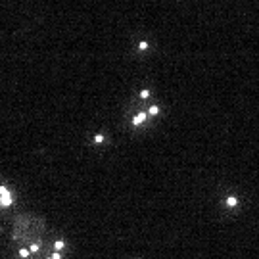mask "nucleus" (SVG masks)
<instances>
[{
  "label": "nucleus",
  "instance_id": "obj_1",
  "mask_svg": "<svg viewBox=\"0 0 259 259\" xmlns=\"http://www.w3.org/2000/svg\"><path fill=\"white\" fill-rule=\"evenodd\" d=\"M13 203V198H12V192L8 190V186H0V205L2 207H10Z\"/></svg>",
  "mask_w": 259,
  "mask_h": 259
},
{
  "label": "nucleus",
  "instance_id": "obj_2",
  "mask_svg": "<svg viewBox=\"0 0 259 259\" xmlns=\"http://www.w3.org/2000/svg\"><path fill=\"white\" fill-rule=\"evenodd\" d=\"M146 121V111H140V113L134 115V119H133V125H142Z\"/></svg>",
  "mask_w": 259,
  "mask_h": 259
},
{
  "label": "nucleus",
  "instance_id": "obj_3",
  "mask_svg": "<svg viewBox=\"0 0 259 259\" xmlns=\"http://www.w3.org/2000/svg\"><path fill=\"white\" fill-rule=\"evenodd\" d=\"M227 205H228V207H236V205H238V198L228 196V198H227Z\"/></svg>",
  "mask_w": 259,
  "mask_h": 259
},
{
  "label": "nucleus",
  "instance_id": "obj_4",
  "mask_svg": "<svg viewBox=\"0 0 259 259\" xmlns=\"http://www.w3.org/2000/svg\"><path fill=\"white\" fill-rule=\"evenodd\" d=\"M29 253H31V252H29V248H21V250H19V257L27 259V257H29Z\"/></svg>",
  "mask_w": 259,
  "mask_h": 259
},
{
  "label": "nucleus",
  "instance_id": "obj_5",
  "mask_svg": "<svg viewBox=\"0 0 259 259\" xmlns=\"http://www.w3.org/2000/svg\"><path fill=\"white\" fill-rule=\"evenodd\" d=\"M54 248H56V252H60V250H63V248H65V242H63V240L54 242Z\"/></svg>",
  "mask_w": 259,
  "mask_h": 259
},
{
  "label": "nucleus",
  "instance_id": "obj_6",
  "mask_svg": "<svg viewBox=\"0 0 259 259\" xmlns=\"http://www.w3.org/2000/svg\"><path fill=\"white\" fill-rule=\"evenodd\" d=\"M148 113H150V115H158L159 113V107L158 106H152L150 109H148Z\"/></svg>",
  "mask_w": 259,
  "mask_h": 259
},
{
  "label": "nucleus",
  "instance_id": "obj_7",
  "mask_svg": "<svg viewBox=\"0 0 259 259\" xmlns=\"http://www.w3.org/2000/svg\"><path fill=\"white\" fill-rule=\"evenodd\" d=\"M38 250H40V244H33V246L29 248V252H31V253H37Z\"/></svg>",
  "mask_w": 259,
  "mask_h": 259
},
{
  "label": "nucleus",
  "instance_id": "obj_8",
  "mask_svg": "<svg viewBox=\"0 0 259 259\" xmlns=\"http://www.w3.org/2000/svg\"><path fill=\"white\" fill-rule=\"evenodd\" d=\"M94 142H96V144H102V142H104V136H102V134H96V136H94Z\"/></svg>",
  "mask_w": 259,
  "mask_h": 259
},
{
  "label": "nucleus",
  "instance_id": "obj_9",
  "mask_svg": "<svg viewBox=\"0 0 259 259\" xmlns=\"http://www.w3.org/2000/svg\"><path fill=\"white\" fill-rule=\"evenodd\" d=\"M148 96H150V90H140V98H148Z\"/></svg>",
  "mask_w": 259,
  "mask_h": 259
},
{
  "label": "nucleus",
  "instance_id": "obj_10",
  "mask_svg": "<svg viewBox=\"0 0 259 259\" xmlns=\"http://www.w3.org/2000/svg\"><path fill=\"white\" fill-rule=\"evenodd\" d=\"M138 48H140V50H146V48H148V42H146V40L138 42Z\"/></svg>",
  "mask_w": 259,
  "mask_h": 259
},
{
  "label": "nucleus",
  "instance_id": "obj_11",
  "mask_svg": "<svg viewBox=\"0 0 259 259\" xmlns=\"http://www.w3.org/2000/svg\"><path fill=\"white\" fill-rule=\"evenodd\" d=\"M50 259H62V255H60V252H56V253H54V255H52Z\"/></svg>",
  "mask_w": 259,
  "mask_h": 259
},
{
  "label": "nucleus",
  "instance_id": "obj_12",
  "mask_svg": "<svg viewBox=\"0 0 259 259\" xmlns=\"http://www.w3.org/2000/svg\"><path fill=\"white\" fill-rule=\"evenodd\" d=\"M46 259H50V257H46Z\"/></svg>",
  "mask_w": 259,
  "mask_h": 259
}]
</instances>
